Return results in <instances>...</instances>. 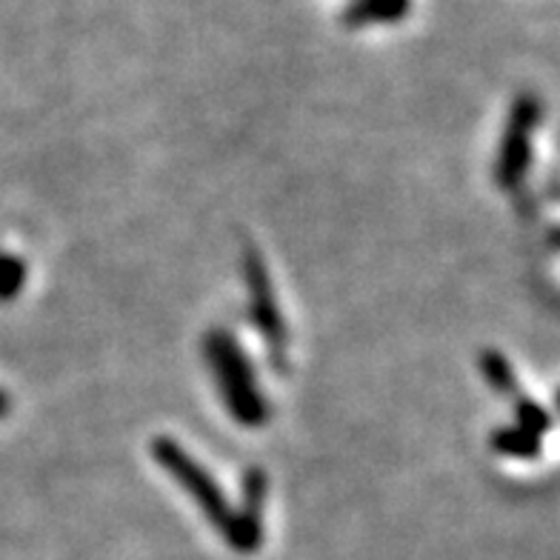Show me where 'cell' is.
Here are the masks:
<instances>
[{
	"label": "cell",
	"mask_w": 560,
	"mask_h": 560,
	"mask_svg": "<svg viewBox=\"0 0 560 560\" xmlns=\"http://www.w3.org/2000/svg\"><path fill=\"white\" fill-rule=\"evenodd\" d=\"M203 352H207V363L212 369L214 384L221 389L229 415L241 427H264L269 420V404H266L264 392L258 389L255 369L235 335L226 329H212L203 340Z\"/></svg>",
	"instance_id": "cell-1"
},
{
	"label": "cell",
	"mask_w": 560,
	"mask_h": 560,
	"mask_svg": "<svg viewBox=\"0 0 560 560\" xmlns=\"http://www.w3.org/2000/svg\"><path fill=\"white\" fill-rule=\"evenodd\" d=\"M149 455H152V460L161 466L163 472L175 480L177 487L184 489V492L198 503V509L207 515L209 524H212L214 529H221L223 538H226L229 529H232V512H235V509L229 506L226 494L218 487V480H214L212 475H209L207 469H203V466H200L198 460L170 435L152 438V443H149Z\"/></svg>",
	"instance_id": "cell-2"
},
{
	"label": "cell",
	"mask_w": 560,
	"mask_h": 560,
	"mask_svg": "<svg viewBox=\"0 0 560 560\" xmlns=\"http://www.w3.org/2000/svg\"><path fill=\"white\" fill-rule=\"evenodd\" d=\"M244 278L246 287H249V315L255 329L260 332V338L269 343L275 358V366L278 372H287L283 363L287 361V347H289V329L287 320L280 315L278 298H275L272 278H269V269H266V260L255 246H246L244 249Z\"/></svg>",
	"instance_id": "cell-3"
},
{
	"label": "cell",
	"mask_w": 560,
	"mask_h": 560,
	"mask_svg": "<svg viewBox=\"0 0 560 560\" xmlns=\"http://www.w3.org/2000/svg\"><path fill=\"white\" fill-rule=\"evenodd\" d=\"M540 124V101L532 95H521L509 109L506 129H503L501 152H498V186L512 192L524 184L526 170L532 163V132Z\"/></svg>",
	"instance_id": "cell-4"
},
{
	"label": "cell",
	"mask_w": 560,
	"mask_h": 560,
	"mask_svg": "<svg viewBox=\"0 0 560 560\" xmlns=\"http://www.w3.org/2000/svg\"><path fill=\"white\" fill-rule=\"evenodd\" d=\"M266 494H269V478L264 469L252 466L244 475V487H241V509L232 512V529L226 540L229 546L241 555H252L264 540V509Z\"/></svg>",
	"instance_id": "cell-5"
},
{
	"label": "cell",
	"mask_w": 560,
	"mask_h": 560,
	"mask_svg": "<svg viewBox=\"0 0 560 560\" xmlns=\"http://www.w3.org/2000/svg\"><path fill=\"white\" fill-rule=\"evenodd\" d=\"M412 0H352L343 9V26L347 30H363L375 23H398L409 15Z\"/></svg>",
	"instance_id": "cell-6"
},
{
	"label": "cell",
	"mask_w": 560,
	"mask_h": 560,
	"mask_svg": "<svg viewBox=\"0 0 560 560\" xmlns=\"http://www.w3.org/2000/svg\"><path fill=\"white\" fill-rule=\"evenodd\" d=\"M492 452L503 457H517V460H535L540 455V438L529 435L521 427H498L489 435Z\"/></svg>",
	"instance_id": "cell-7"
},
{
	"label": "cell",
	"mask_w": 560,
	"mask_h": 560,
	"mask_svg": "<svg viewBox=\"0 0 560 560\" xmlns=\"http://www.w3.org/2000/svg\"><path fill=\"white\" fill-rule=\"evenodd\" d=\"M478 366L483 381H487L498 395H503V398H515L517 377L515 372H512V363L506 361V354L498 352V349H483L478 358Z\"/></svg>",
	"instance_id": "cell-8"
},
{
	"label": "cell",
	"mask_w": 560,
	"mask_h": 560,
	"mask_svg": "<svg viewBox=\"0 0 560 560\" xmlns=\"http://www.w3.org/2000/svg\"><path fill=\"white\" fill-rule=\"evenodd\" d=\"M26 287V264L18 255L0 252V303L15 301Z\"/></svg>",
	"instance_id": "cell-9"
},
{
	"label": "cell",
	"mask_w": 560,
	"mask_h": 560,
	"mask_svg": "<svg viewBox=\"0 0 560 560\" xmlns=\"http://www.w3.org/2000/svg\"><path fill=\"white\" fill-rule=\"evenodd\" d=\"M515 418H517V427L535 438L546 435V432L552 429V418H549V412H546L544 406H540L538 400L521 398V395L515 398Z\"/></svg>",
	"instance_id": "cell-10"
},
{
	"label": "cell",
	"mask_w": 560,
	"mask_h": 560,
	"mask_svg": "<svg viewBox=\"0 0 560 560\" xmlns=\"http://www.w3.org/2000/svg\"><path fill=\"white\" fill-rule=\"evenodd\" d=\"M12 412V400H9V395L3 389H0V420L7 418V415Z\"/></svg>",
	"instance_id": "cell-11"
}]
</instances>
